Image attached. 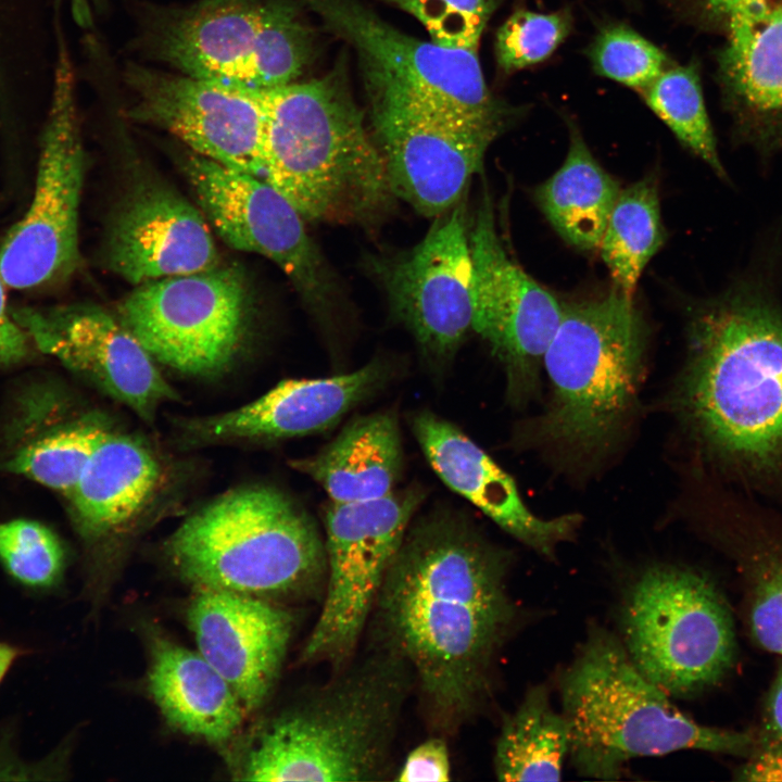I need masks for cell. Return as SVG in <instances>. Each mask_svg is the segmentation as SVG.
Listing matches in <instances>:
<instances>
[{
  "mask_svg": "<svg viewBox=\"0 0 782 782\" xmlns=\"http://www.w3.org/2000/svg\"><path fill=\"white\" fill-rule=\"evenodd\" d=\"M508 565L467 522L436 514L408 527L379 590L381 644L406 663L443 731L476 714L490 690L517 615Z\"/></svg>",
  "mask_w": 782,
  "mask_h": 782,
  "instance_id": "6da1fadb",
  "label": "cell"
},
{
  "mask_svg": "<svg viewBox=\"0 0 782 782\" xmlns=\"http://www.w3.org/2000/svg\"><path fill=\"white\" fill-rule=\"evenodd\" d=\"M677 403L707 453L746 485L782 496V308L740 279L689 326Z\"/></svg>",
  "mask_w": 782,
  "mask_h": 782,
  "instance_id": "7a4b0ae2",
  "label": "cell"
},
{
  "mask_svg": "<svg viewBox=\"0 0 782 782\" xmlns=\"http://www.w3.org/2000/svg\"><path fill=\"white\" fill-rule=\"evenodd\" d=\"M263 178L307 222L374 227L394 206L352 94L346 53L318 78L265 89Z\"/></svg>",
  "mask_w": 782,
  "mask_h": 782,
  "instance_id": "3957f363",
  "label": "cell"
},
{
  "mask_svg": "<svg viewBox=\"0 0 782 782\" xmlns=\"http://www.w3.org/2000/svg\"><path fill=\"white\" fill-rule=\"evenodd\" d=\"M226 753L239 781H374L387 771L411 677L381 646Z\"/></svg>",
  "mask_w": 782,
  "mask_h": 782,
  "instance_id": "277c9868",
  "label": "cell"
},
{
  "mask_svg": "<svg viewBox=\"0 0 782 782\" xmlns=\"http://www.w3.org/2000/svg\"><path fill=\"white\" fill-rule=\"evenodd\" d=\"M569 756L589 778L615 780L633 758L695 749L749 756L757 735L703 726L649 681L613 634L594 628L560 681Z\"/></svg>",
  "mask_w": 782,
  "mask_h": 782,
  "instance_id": "5b68a950",
  "label": "cell"
},
{
  "mask_svg": "<svg viewBox=\"0 0 782 782\" xmlns=\"http://www.w3.org/2000/svg\"><path fill=\"white\" fill-rule=\"evenodd\" d=\"M173 572L197 590L278 602L303 596L326 575L310 516L268 485L239 488L190 515L165 541Z\"/></svg>",
  "mask_w": 782,
  "mask_h": 782,
  "instance_id": "8992f818",
  "label": "cell"
},
{
  "mask_svg": "<svg viewBox=\"0 0 782 782\" xmlns=\"http://www.w3.org/2000/svg\"><path fill=\"white\" fill-rule=\"evenodd\" d=\"M562 306L543 358L552 396L530 437L583 461L602 454L625 421L642 371L646 327L633 299L616 288Z\"/></svg>",
  "mask_w": 782,
  "mask_h": 782,
  "instance_id": "52a82bcc",
  "label": "cell"
},
{
  "mask_svg": "<svg viewBox=\"0 0 782 782\" xmlns=\"http://www.w3.org/2000/svg\"><path fill=\"white\" fill-rule=\"evenodd\" d=\"M301 0H198L149 9L136 45L188 76L270 89L295 81L317 52Z\"/></svg>",
  "mask_w": 782,
  "mask_h": 782,
  "instance_id": "ba28073f",
  "label": "cell"
},
{
  "mask_svg": "<svg viewBox=\"0 0 782 782\" xmlns=\"http://www.w3.org/2000/svg\"><path fill=\"white\" fill-rule=\"evenodd\" d=\"M621 625L630 659L669 696L715 685L734 661L731 611L715 584L689 568L645 569L626 595Z\"/></svg>",
  "mask_w": 782,
  "mask_h": 782,
  "instance_id": "9c48e42d",
  "label": "cell"
},
{
  "mask_svg": "<svg viewBox=\"0 0 782 782\" xmlns=\"http://www.w3.org/2000/svg\"><path fill=\"white\" fill-rule=\"evenodd\" d=\"M86 155L75 71L58 27L51 101L41 140L36 187L25 215L0 245V279L28 290L68 279L79 265L78 212Z\"/></svg>",
  "mask_w": 782,
  "mask_h": 782,
  "instance_id": "30bf717a",
  "label": "cell"
},
{
  "mask_svg": "<svg viewBox=\"0 0 782 782\" xmlns=\"http://www.w3.org/2000/svg\"><path fill=\"white\" fill-rule=\"evenodd\" d=\"M373 138L396 199L427 217L449 211L514 121L481 117L382 89H366Z\"/></svg>",
  "mask_w": 782,
  "mask_h": 782,
  "instance_id": "8fae6325",
  "label": "cell"
},
{
  "mask_svg": "<svg viewBox=\"0 0 782 782\" xmlns=\"http://www.w3.org/2000/svg\"><path fill=\"white\" fill-rule=\"evenodd\" d=\"M184 169L201 212L229 247L274 262L323 325L339 315L345 295L338 275L279 190L261 176L193 152Z\"/></svg>",
  "mask_w": 782,
  "mask_h": 782,
  "instance_id": "7c38bea8",
  "label": "cell"
},
{
  "mask_svg": "<svg viewBox=\"0 0 782 782\" xmlns=\"http://www.w3.org/2000/svg\"><path fill=\"white\" fill-rule=\"evenodd\" d=\"M422 499L424 493L414 488L327 507L325 596L301 661L341 667L351 659Z\"/></svg>",
  "mask_w": 782,
  "mask_h": 782,
  "instance_id": "4fadbf2b",
  "label": "cell"
},
{
  "mask_svg": "<svg viewBox=\"0 0 782 782\" xmlns=\"http://www.w3.org/2000/svg\"><path fill=\"white\" fill-rule=\"evenodd\" d=\"M123 325L152 357L184 374L224 373L240 352L249 321L245 278L235 265L152 280L119 305Z\"/></svg>",
  "mask_w": 782,
  "mask_h": 782,
  "instance_id": "5bb4252c",
  "label": "cell"
},
{
  "mask_svg": "<svg viewBox=\"0 0 782 782\" xmlns=\"http://www.w3.org/2000/svg\"><path fill=\"white\" fill-rule=\"evenodd\" d=\"M357 53L365 89L399 92L481 117L515 116L487 87L478 51L402 33L360 0H302Z\"/></svg>",
  "mask_w": 782,
  "mask_h": 782,
  "instance_id": "9a60e30c",
  "label": "cell"
},
{
  "mask_svg": "<svg viewBox=\"0 0 782 782\" xmlns=\"http://www.w3.org/2000/svg\"><path fill=\"white\" fill-rule=\"evenodd\" d=\"M464 200L437 216L417 244L366 260L390 313L436 365L451 361L472 330L471 254Z\"/></svg>",
  "mask_w": 782,
  "mask_h": 782,
  "instance_id": "2e32d148",
  "label": "cell"
},
{
  "mask_svg": "<svg viewBox=\"0 0 782 782\" xmlns=\"http://www.w3.org/2000/svg\"><path fill=\"white\" fill-rule=\"evenodd\" d=\"M469 245L472 330L504 364L508 394L521 404L538 390L563 306L508 254L487 189L469 225Z\"/></svg>",
  "mask_w": 782,
  "mask_h": 782,
  "instance_id": "e0dca14e",
  "label": "cell"
},
{
  "mask_svg": "<svg viewBox=\"0 0 782 782\" xmlns=\"http://www.w3.org/2000/svg\"><path fill=\"white\" fill-rule=\"evenodd\" d=\"M129 119L165 130L191 152L263 177L265 89L197 78L129 62Z\"/></svg>",
  "mask_w": 782,
  "mask_h": 782,
  "instance_id": "ac0fdd59",
  "label": "cell"
},
{
  "mask_svg": "<svg viewBox=\"0 0 782 782\" xmlns=\"http://www.w3.org/2000/svg\"><path fill=\"white\" fill-rule=\"evenodd\" d=\"M13 318L43 353L56 357L146 421L176 400L154 358L104 310L90 305L13 308Z\"/></svg>",
  "mask_w": 782,
  "mask_h": 782,
  "instance_id": "d6986e66",
  "label": "cell"
},
{
  "mask_svg": "<svg viewBox=\"0 0 782 782\" xmlns=\"http://www.w3.org/2000/svg\"><path fill=\"white\" fill-rule=\"evenodd\" d=\"M197 651L234 690L248 714L272 693L293 631V616L278 602L197 590L186 609Z\"/></svg>",
  "mask_w": 782,
  "mask_h": 782,
  "instance_id": "ffe728a7",
  "label": "cell"
},
{
  "mask_svg": "<svg viewBox=\"0 0 782 782\" xmlns=\"http://www.w3.org/2000/svg\"><path fill=\"white\" fill-rule=\"evenodd\" d=\"M104 261L135 286L219 265L203 213L162 182H144L123 202L108 230Z\"/></svg>",
  "mask_w": 782,
  "mask_h": 782,
  "instance_id": "44dd1931",
  "label": "cell"
},
{
  "mask_svg": "<svg viewBox=\"0 0 782 782\" xmlns=\"http://www.w3.org/2000/svg\"><path fill=\"white\" fill-rule=\"evenodd\" d=\"M413 430L439 478L515 539L547 558L573 539L579 515L535 516L522 502L514 479L456 426L424 411L414 417Z\"/></svg>",
  "mask_w": 782,
  "mask_h": 782,
  "instance_id": "7402d4cb",
  "label": "cell"
},
{
  "mask_svg": "<svg viewBox=\"0 0 782 782\" xmlns=\"http://www.w3.org/2000/svg\"><path fill=\"white\" fill-rule=\"evenodd\" d=\"M717 53L723 106L740 143L765 156L782 152V4L736 13Z\"/></svg>",
  "mask_w": 782,
  "mask_h": 782,
  "instance_id": "603a6c76",
  "label": "cell"
},
{
  "mask_svg": "<svg viewBox=\"0 0 782 782\" xmlns=\"http://www.w3.org/2000/svg\"><path fill=\"white\" fill-rule=\"evenodd\" d=\"M384 364L373 361L348 374L280 381L258 399L216 416L192 420L197 442L273 441L325 431L382 387Z\"/></svg>",
  "mask_w": 782,
  "mask_h": 782,
  "instance_id": "cb8c5ba5",
  "label": "cell"
},
{
  "mask_svg": "<svg viewBox=\"0 0 782 782\" xmlns=\"http://www.w3.org/2000/svg\"><path fill=\"white\" fill-rule=\"evenodd\" d=\"M147 689L174 730L227 753L249 715L240 699L198 652L174 641L153 623L143 625Z\"/></svg>",
  "mask_w": 782,
  "mask_h": 782,
  "instance_id": "d4e9b609",
  "label": "cell"
},
{
  "mask_svg": "<svg viewBox=\"0 0 782 782\" xmlns=\"http://www.w3.org/2000/svg\"><path fill=\"white\" fill-rule=\"evenodd\" d=\"M161 477V465L146 443L110 431L68 493L79 533L94 542L119 532L151 501Z\"/></svg>",
  "mask_w": 782,
  "mask_h": 782,
  "instance_id": "484cf974",
  "label": "cell"
},
{
  "mask_svg": "<svg viewBox=\"0 0 782 782\" xmlns=\"http://www.w3.org/2000/svg\"><path fill=\"white\" fill-rule=\"evenodd\" d=\"M291 466L315 480L331 503L383 497L394 491L402 467L396 419L389 413L354 419L319 453Z\"/></svg>",
  "mask_w": 782,
  "mask_h": 782,
  "instance_id": "4316f807",
  "label": "cell"
},
{
  "mask_svg": "<svg viewBox=\"0 0 782 782\" xmlns=\"http://www.w3.org/2000/svg\"><path fill=\"white\" fill-rule=\"evenodd\" d=\"M619 184L594 159L571 125L562 166L535 190V200L558 235L571 245L598 250Z\"/></svg>",
  "mask_w": 782,
  "mask_h": 782,
  "instance_id": "83f0119b",
  "label": "cell"
},
{
  "mask_svg": "<svg viewBox=\"0 0 782 782\" xmlns=\"http://www.w3.org/2000/svg\"><path fill=\"white\" fill-rule=\"evenodd\" d=\"M569 749V722L553 708L547 688L538 684L503 723L494 772L501 781H558Z\"/></svg>",
  "mask_w": 782,
  "mask_h": 782,
  "instance_id": "f1b7e54d",
  "label": "cell"
},
{
  "mask_svg": "<svg viewBox=\"0 0 782 782\" xmlns=\"http://www.w3.org/2000/svg\"><path fill=\"white\" fill-rule=\"evenodd\" d=\"M734 556L746 591L748 628L755 642L782 657V540L761 516L739 504Z\"/></svg>",
  "mask_w": 782,
  "mask_h": 782,
  "instance_id": "f546056e",
  "label": "cell"
},
{
  "mask_svg": "<svg viewBox=\"0 0 782 782\" xmlns=\"http://www.w3.org/2000/svg\"><path fill=\"white\" fill-rule=\"evenodd\" d=\"M665 238L657 181L648 175L620 191L598 247L614 288L633 299L643 269Z\"/></svg>",
  "mask_w": 782,
  "mask_h": 782,
  "instance_id": "4dcf8cb0",
  "label": "cell"
},
{
  "mask_svg": "<svg viewBox=\"0 0 782 782\" xmlns=\"http://www.w3.org/2000/svg\"><path fill=\"white\" fill-rule=\"evenodd\" d=\"M643 97L686 149L721 179H728L706 110L696 62L667 67L643 89Z\"/></svg>",
  "mask_w": 782,
  "mask_h": 782,
  "instance_id": "1f68e13d",
  "label": "cell"
},
{
  "mask_svg": "<svg viewBox=\"0 0 782 782\" xmlns=\"http://www.w3.org/2000/svg\"><path fill=\"white\" fill-rule=\"evenodd\" d=\"M109 432V427L99 419L77 421L21 449L5 467L68 494Z\"/></svg>",
  "mask_w": 782,
  "mask_h": 782,
  "instance_id": "d6a6232c",
  "label": "cell"
},
{
  "mask_svg": "<svg viewBox=\"0 0 782 782\" xmlns=\"http://www.w3.org/2000/svg\"><path fill=\"white\" fill-rule=\"evenodd\" d=\"M64 550L46 526L27 519L0 524V562L20 584L49 589L61 579Z\"/></svg>",
  "mask_w": 782,
  "mask_h": 782,
  "instance_id": "836d02e7",
  "label": "cell"
},
{
  "mask_svg": "<svg viewBox=\"0 0 782 782\" xmlns=\"http://www.w3.org/2000/svg\"><path fill=\"white\" fill-rule=\"evenodd\" d=\"M589 53L600 75L642 90L668 67L669 62L659 48L620 24L602 28Z\"/></svg>",
  "mask_w": 782,
  "mask_h": 782,
  "instance_id": "e575fe53",
  "label": "cell"
},
{
  "mask_svg": "<svg viewBox=\"0 0 782 782\" xmlns=\"http://www.w3.org/2000/svg\"><path fill=\"white\" fill-rule=\"evenodd\" d=\"M568 10L537 13L518 10L497 29L495 56L504 72H514L544 61L570 33Z\"/></svg>",
  "mask_w": 782,
  "mask_h": 782,
  "instance_id": "d590c367",
  "label": "cell"
},
{
  "mask_svg": "<svg viewBox=\"0 0 782 782\" xmlns=\"http://www.w3.org/2000/svg\"><path fill=\"white\" fill-rule=\"evenodd\" d=\"M417 18L430 41L478 51L482 33L501 0H380Z\"/></svg>",
  "mask_w": 782,
  "mask_h": 782,
  "instance_id": "8d00e7d4",
  "label": "cell"
},
{
  "mask_svg": "<svg viewBox=\"0 0 782 782\" xmlns=\"http://www.w3.org/2000/svg\"><path fill=\"white\" fill-rule=\"evenodd\" d=\"M451 779L450 754L444 740L432 737L413 748L396 773L401 782H443Z\"/></svg>",
  "mask_w": 782,
  "mask_h": 782,
  "instance_id": "74e56055",
  "label": "cell"
},
{
  "mask_svg": "<svg viewBox=\"0 0 782 782\" xmlns=\"http://www.w3.org/2000/svg\"><path fill=\"white\" fill-rule=\"evenodd\" d=\"M4 283L0 279V366L17 364L30 352V338L9 313Z\"/></svg>",
  "mask_w": 782,
  "mask_h": 782,
  "instance_id": "f35d334b",
  "label": "cell"
},
{
  "mask_svg": "<svg viewBox=\"0 0 782 782\" xmlns=\"http://www.w3.org/2000/svg\"><path fill=\"white\" fill-rule=\"evenodd\" d=\"M692 15L704 26L726 31L731 18L760 0H685Z\"/></svg>",
  "mask_w": 782,
  "mask_h": 782,
  "instance_id": "ab89813d",
  "label": "cell"
},
{
  "mask_svg": "<svg viewBox=\"0 0 782 782\" xmlns=\"http://www.w3.org/2000/svg\"><path fill=\"white\" fill-rule=\"evenodd\" d=\"M756 746L782 752V669L777 674L765 703L761 733Z\"/></svg>",
  "mask_w": 782,
  "mask_h": 782,
  "instance_id": "60d3db41",
  "label": "cell"
},
{
  "mask_svg": "<svg viewBox=\"0 0 782 782\" xmlns=\"http://www.w3.org/2000/svg\"><path fill=\"white\" fill-rule=\"evenodd\" d=\"M740 774L741 780L782 781V752L756 746Z\"/></svg>",
  "mask_w": 782,
  "mask_h": 782,
  "instance_id": "b9f144b4",
  "label": "cell"
},
{
  "mask_svg": "<svg viewBox=\"0 0 782 782\" xmlns=\"http://www.w3.org/2000/svg\"><path fill=\"white\" fill-rule=\"evenodd\" d=\"M105 0H70L74 20L79 26L87 27L91 24L93 13Z\"/></svg>",
  "mask_w": 782,
  "mask_h": 782,
  "instance_id": "7bdbcfd3",
  "label": "cell"
},
{
  "mask_svg": "<svg viewBox=\"0 0 782 782\" xmlns=\"http://www.w3.org/2000/svg\"><path fill=\"white\" fill-rule=\"evenodd\" d=\"M18 653L20 652L16 647L5 643H0V681L18 656Z\"/></svg>",
  "mask_w": 782,
  "mask_h": 782,
  "instance_id": "ee69618b",
  "label": "cell"
},
{
  "mask_svg": "<svg viewBox=\"0 0 782 782\" xmlns=\"http://www.w3.org/2000/svg\"><path fill=\"white\" fill-rule=\"evenodd\" d=\"M757 3L761 4H782V0H760Z\"/></svg>",
  "mask_w": 782,
  "mask_h": 782,
  "instance_id": "f6af8a7d",
  "label": "cell"
}]
</instances>
